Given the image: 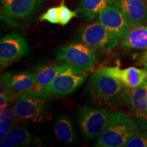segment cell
<instances>
[{"label":"cell","instance_id":"obj_23","mask_svg":"<svg viewBox=\"0 0 147 147\" xmlns=\"http://www.w3.org/2000/svg\"><path fill=\"white\" fill-rule=\"evenodd\" d=\"M40 21H47L53 24H59L58 7H52L47 12L42 14L39 18Z\"/></svg>","mask_w":147,"mask_h":147},{"label":"cell","instance_id":"obj_27","mask_svg":"<svg viewBox=\"0 0 147 147\" xmlns=\"http://www.w3.org/2000/svg\"><path fill=\"white\" fill-rule=\"evenodd\" d=\"M145 56L147 57V51L146 52V53H145Z\"/></svg>","mask_w":147,"mask_h":147},{"label":"cell","instance_id":"obj_8","mask_svg":"<svg viewBox=\"0 0 147 147\" xmlns=\"http://www.w3.org/2000/svg\"><path fill=\"white\" fill-rule=\"evenodd\" d=\"M29 47L26 39L18 33H11L1 38L0 42V65L5 67L26 56Z\"/></svg>","mask_w":147,"mask_h":147},{"label":"cell","instance_id":"obj_12","mask_svg":"<svg viewBox=\"0 0 147 147\" xmlns=\"http://www.w3.org/2000/svg\"><path fill=\"white\" fill-rule=\"evenodd\" d=\"M1 82L17 93L33 91L36 88V74L30 71H9L1 74Z\"/></svg>","mask_w":147,"mask_h":147},{"label":"cell","instance_id":"obj_22","mask_svg":"<svg viewBox=\"0 0 147 147\" xmlns=\"http://www.w3.org/2000/svg\"><path fill=\"white\" fill-rule=\"evenodd\" d=\"M59 18V24L62 26L66 25L73 18L77 17L76 11H72L67 7L63 1L59 6L58 7Z\"/></svg>","mask_w":147,"mask_h":147},{"label":"cell","instance_id":"obj_16","mask_svg":"<svg viewBox=\"0 0 147 147\" xmlns=\"http://www.w3.org/2000/svg\"><path fill=\"white\" fill-rule=\"evenodd\" d=\"M55 135L59 140L65 144H74L77 141V134L74 123L69 116L61 115L55 123Z\"/></svg>","mask_w":147,"mask_h":147},{"label":"cell","instance_id":"obj_4","mask_svg":"<svg viewBox=\"0 0 147 147\" xmlns=\"http://www.w3.org/2000/svg\"><path fill=\"white\" fill-rule=\"evenodd\" d=\"M122 82L100 69L92 74L88 90L92 100L99 104L114 102L125 89Z\"/></svg>","mask_w":147,"mask_h":147},{"label":"cell","instance_id":"obj_11","mask_svg":"<svg viewBox=\"0 0 147 147\" xmlns=\"http://www.w3.org/2000/svg\"><path fill=\"white\" fill-rule=\"evenodd\" d=\"M98 21L113 36L121 39L130 29L124 16L115 5H109L98 15Z\"/></svg>","mask_w":147,"mask_h":147},{"label":"cell","instance_id":"obj_9","mask_svg":"<svg viewBox=\"0 0 147 147\" xmlns=\"http://www.w3.org/2000/svg\"><path fill=\"white\" fill-rule=\"evenodd\" d=\"M41 0H1V18L8 23L25 20L39 8Z\"/></svg>","mask_w":147,"mask_h":147},{"label":"cell","instance_id":"obj_7","mask_svg":"<svg viewBox=\"0 0 147 147\" xmlns=\"http://www.w3.org/2000/svg\"><path fill=\"white\" fill-rule=\"evenodd\" d=\"M80 39L90 47L106 51L113 49L120 40L110 34L99 21L82 27L80 32Z\"/></svg>","mask_w":147,"mask_h":147},{"label":"cell","instance_id":"obj_5","mask_svg":"<svg viewBox=\"0 0 147 147\" xmlns=\"http://www.w3.org/2000/svg\"><path fill=\"white\" fill-rule=\"evenodd\" d=\"M87 71L69 67L57 76L42 91L53 97H63L71 94L87 78Z\"/></svg>","mask_w":147,"mask_h":147},{"label":"cell","instance_id":"obj_17","mask_svg":"<svg viewBox=\"0 0 147 147\" xmlns=\"http://www.w3.org/2000/svg\"><path fill=\"white\" fill-rule=\"evenodd\" d=\"M121 45L130 49H147V26L130 27L121 38Z\"/></svg>","mask_w":147,"mask_h":147},{"label":"cell","instance_id":"obj_13","mask_svg":"<svg viewBox=\"0 0 147 147\" xmlns=\"http://www.w3.org/2000/svg\"><path fill=\"white\" fill-rule=\"evenodd\" d=\"M113 102L127 106L134 112L145 113L147 110V83L144 82L140 86L134 89L125 88L122 94Z\"/></svg>","mask_w":147,"mask_h":147},{"label":"cell","instance_id":"obj_14","mask_svg":"<svg viewBox=\"0 0 147 147\" xmlns=\"http://www.w3.org/2000/svg\"><path fill=\"white\" fill-rule=\"evenodd\" d=\"M104 73L114 77L121 81L127 88H136L145 81L146 72L144 69H139L136 67H129L121 69L119 66L105 67L100 69Z\"/></svg>","mask_w":147,"mask_h":147},{"label":"cell","instance_id":"obj_26","mask_svg":"<svg viewBox=\"0 0 147 147\" xmlns=\"http://www.w3.org/2000/svg\"><path fill=\"white\" fill-rule=\"evenodd\" d=\"M143 64H144V69L146 72V78H145V82L147 83V57L145 56V58L143 60Z\"/></svg>","mask_w":147,"mask_h":147},{"label":"cell","instance_id":"obj_20","mask_svg":"<svg viewBox=\"0 0 147 147\" xmlns=\"http://www.w3.org/2000/svg\"><path fill=\"white\" fill-rule=\"evenodd\" d=\"M17 115L14 107L9 105L1 108L0 113V141L5 140L6 134L16 127Z\"/></svg>","mask_w":147,"mask_h":147},{"label":"cell","instance_id":"obj_1","mask_svg":"<svg viewBox=\"0 0 147 147\" xmlns=\"http://www.w3.org/2000/svg\"><path fill=\"white\" fill-rule=\"evenodd\" d=\"M140 129L131 116L122 110L110 113L103 131L95 146L97 147L123 146L125 142Z\"/></svg>","mask_w":147,"mask_h":147},{"label":"cell","instance_id":"obj_28","mask_svg":"<svg viewBox=\"0 0 147 147\" xmlns=\"http://www.w3.org/2000/svg\"><path fill=\"white\" fill-rule=\"evenodd\" d=\"M146 113V115H147V110H146V111H145V113Z\"/></svg>","mask_w":147,"mask_h":147},{"label":"cell","instance_id":"obj_25","mask_svg":"<svg viewBox=\"0 0 147 147\" xmlns=\"http://www.w3.org/2000/svg\"><path fill=\"white\" fill-rule=\"evenodd\" d=\"M12 102V101L8 97L5 96V95H0V106L1 108L8 106Z\"/></svg>","mask_w":147,"mask_h":147},{"label":"cell","instance_id":"obj_21","mask_svg":"<svg viewBox=\"0 0 147 147\" xmlns=\"http://www.w3.org/2000/svg\"><path fill=\"white\" fill-rule=\"evenodd\" d=\"M126 147H147V130L139 129L123 145Z\"/></svg>","mask_w":147,"mask_h":147},{"label":"cell","instance_id":"obj_24","mask_svg":"<svg viewBox=\"0 0 147 147\" xmlns=\"http://www.w3.org/2000/svg\"><path fill=\"white\" fill-rule=\"evenodd\" d=\"M131 117L136 123L140 129L147 130V115L146 113L134 112L131 113Z\"/></svg>","mask_w":147,"mask_h":147},{"label":"cell","instance_id":"obj_6","mask_svg":"<svg viewBox=\"0 0 147 147\" xmlns=\"http://www.w3.org/2000/svg\"><path fill=\"white\" fill-rule=\"evenodd\" d=\"M110 113L106 108L83 107L78 113V123L82 136L92 139L102 133L107 123Z\"/></svg>","mask_w":147,"mask_h":147},{"label":"cell","instance_id":"obj_18","mask_svg":"<svg viewBox=\"0 0 147 147\" xmlns=\"http://www.w3.org/2000/svg\"><path fill=\"white\" fill-rule=\"evenodd\" d=\"M115 1V0H81L78 11L84 18L92 20L108 5L113 4Z\"/></svg>","mask_w":147,"mask_h":147},{"label":"cell","instance_id":"obj_15","mask_svg":"<svg viewBox=\"0 0 147 147\" xmlns=\"http://www.w3.org/2000/svg\"><path fill=\"white\" fill-rule=\"evenodd\" d=\"M70 65L65 63L55 65L52 63H42L35 68L36 83L35 91H42L43 87L56 77L59 74L67 69Z\"/></svg>","mask_w":147,"mask_h":147},{"label":"cell","instance_id":"obj_3","mask_svg":"<svg viewBox=\"0 0 147 147\" xmlns=\"http://www.w3.org/2000/svg\"><path fill=\"white\" fill-rule=\"evenodd\" d=\"M55 56L59 63L84 71L93 70L97 62V49L81 41L70 42L59 47L55 51Z\"/></svg>","mask_w":147,"mask_h":147},{"label":"cell","instance_id":"obj_2","mask_svg":"<svg viewBox=\"0 0 147 147\" xmlns=\"http://www.w3.org/2000/svg\"><path fill=\"white\" fill-rule=\"evenodd\" d=\"M51 96L42 91H29L18 97L14 108L18 119L41 122L49 118V102Z\"/></svg>","mask_w":147,"mask_h":147},{"label":"cell","instance_id":"obj_10","mask_svg":"<svg viewBox=\"0 0 147 147\" xmlns=\"http://www.w3.org/2000/svg\"><path fill=\"white\" fill-rule=\"evenodd\" d=\"M114 5L121 11L131 27L147 24V0H116Z\"/></svg>","mask_w":147,"mask_h":147},{"label":"cell","instance_id":"obj_19","mask_svg":"<svg viewBox=\"0 0 147 147\" xmlns=\"http://www.w3.org/2000/svg\"><path fill=\"white\" fill-rule=\"evenodd\" d=\"M4 140L10 143L12 147L29 146L36 139L31 135L26 127H14L6 134Z\"/></svg>","mask_w":147,"mask_h":147}]
</instances>
